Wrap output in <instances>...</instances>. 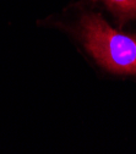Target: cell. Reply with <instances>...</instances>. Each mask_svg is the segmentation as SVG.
Masks as SVG:
<instances>
[{
	"label": "cell",
	"instance_id": "1",
	"mask_svg": "<svg viewBox=\"0 0 136 154\" xmlns=\"http://www.w3.org/2000/svg\"><path fill=\"white\" fill-rule=\"evenodd\" d=\"M80 35L87 51L106 70L136 76V37L112 28L100 15H85Z\"/></svg>",
	"mask_w": 136,
	"mask_h": 154
},
{
	"label": "cell",
	"instance_id": "2",
	"mask_svg": "<svg viewBox=\"0 0 136 154\" xmlns=\"http://www.w3.org/2000/svg\"><path fill=\"white\" fill-rule=\"evenodd\" d=\"M122 22L136 18V0H103Z\"/></svg>",
	"mask_w": 136,
	"mask_h": 154
}]
</instances>
